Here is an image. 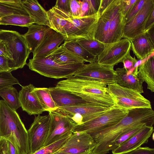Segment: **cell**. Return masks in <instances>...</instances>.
I'll return each mask as SVG.
<instances>
[{
	"mask_svg": "<svg viewBox=\"0 0 154 154\" xmlns=\"http://www.w3.org/2000/svg\"><path fill=\"white\" fill-rule=\"evenodd\" d=\"M54 154H70L63 151H62L61 150H59L56 152Z\"/></svg>",
	"mask_w": 154,
	"mask_h": 154,
	"instance_id": "50",
	"label": "cell"
},
{
	"mask_svg": "<svg viewBox=\"0 0 154 154\" xmlns=\"http://www.w3.org/2000/svg\"><path fill=\"white\" fill-rule=\"evenodd\" d=\"M22 6L35 23L49 26L47 11L36 0H22Z\"/></svg>",
	"mask_w": 154,
	"mask_h": 154,
	"instance_id": "25",
	"label": "cell"
},
{
	"mask_svg": "<svg viewBox=\"0 0 154 154\" xmlns=\"http://www.w3.org/2000/svg\"><path fill=\"white\" fill-rule=\"evenodd\" d=\"M115 105L128 110L152 108L150 101L137 91L120 86L116 83L108 85Z\"/></svg>",
	"mask_w": 154,
	"mask_h": 154,
	"instance_id": "9",
	"label": "cell"
},
{
	"mask_svg": "<svg viewBox=\"0 0 154 154\" xmlns=\"http://www.w3.org/2000/svg\"><path fill=\"white\" fill-rule=\"evenodd\" d=\"M154 9V0H146L142 9L129 22L124 24L122 38L130 40L145 32L147 19Z\"/></svg>",
	"mask_w": 154,
	"mask_h": 154,
	"instance_id": "14",
	"label": "cell"
},
{
	"mask_svg": "<svg viewBox=\"0 0 154 154\" xmlns=\"http://www.w3.org/2000/svg\"><path fill=\"white\" fill-rule=\"evenodd\" d=\"M26 65L31 70L47 77L57 79L73 76L84 65L63 66L54 61L49 56L30 59Z\"/></svg>",
	"mask_w": 154,
	"mask_h": 154,
	"instance_id": "7",
	"label": "cell"
},
{
	"mask_svg": "<svg viewBox=\"0 0 154 154\" xmlns=\"http://www.w3.org/2000/svg\"><path fill=\"white\" fill-rule=\"evenodd\" d=\"M154 26V9L152 10L149 15L145 26V31Z\"/></svg>",
	"mask_w": 154,
	"mask_h": 154,
	"instance_id": "46",
	"label": "cell"
},
{
	"mask_svg": "<svg viewBox=\"0 0 154 154\" xmlns=\"http://www.w3.org/2000/svg\"><path fill=\"white\" fill-rule=\"evenodd\" d=\"M104 44L103 50L97 56V61L101 65L113 67L122 63L130 54L131 43L128 39L123 38L114 43Z\"/></svg>",
	"mask_w": 154,
	"mask_h": 154,
	"instance_id": "12",
	"label": "cell"
},
{
	"mask_svg": "<svg viewBox=\"0 0 154 154\" xmlns=\"http://www.w3.org/2000/svg\"><path fill=\"white\" fill-rule=\"evenodd\" d=\"M154 123V111L152 108L129 109L127 115L117 123L89 134L96 143L92 154H107L113 141L125 131L141 125L152 126Z\"/></svg>",
	"mask_w": 154,
	"mask_h": 154,
	"instance_id": "1",
	"label": "cell"
},
{
	"mask_svg": "<svg viewBox=\"0 0 154 154\" xmlns=\"http://www.w3.org/2000/svg\"><path fill=\"white\" fill-rule=\"evenodd\" d=\"M0 96L11 107L15 110L20 107L19 99V93L13 85L0 90Z\"/></svg>",
	"mask_w": 154,
	"mask_h": 154,
	"instance_id": "32",
	"label": "cell"
},
{
	"mask_svg": "<svg viewBox=\"0 0 154 154\" xmlns=\"http://www.w3.org/2000/svg\"><path fill=\"white\" fill-rule=\"evenodd\" d=\"M7 71L11 72L8 66V59L5 57L0 56V72Z\"/></svg>",
	"mask_w": 154,
	"mask_h": 154,
	"instance_id": "45",
	"label": "cell"
},
{
	"mask_svg": "<svg viewBox=\"0 0 154 154\" xmlns=\"http://www.w3.org/2000/svg\"><path fill=\"white\" fill-rule=\"evenodd\" d=\"M21 86V89L19 92V99L23 111L30 115L42 113L44 110L33 91L35 87L31 84Z\"/></svg>",
	"mask_w": 154,
	"mask_h": 154,
	"instance_id": "17",
	"label": "cell"
},
{
	"mask_svg": "<svg viewBox=\"0 0 154 154\" xmlns=\"http://www.w3.org/2000/svg\"><path fill=\"white\" fill-rule=\"evenodd\" d=\"M76 41L90 54L97 57L104 48V44L95 39L81 38Z\"/></svg>",
	"mask_w": 154,
	"mask_h": 154,
	"instance_id": "33",
	"label": "cell"
},
{
	"mask_svg": "<svg viewBox=\"0 0 154 154\" xmlns=\"http://www.w3.org/2000/svg\"><path fill=\"white\" fill-rule=\"evenodd\" d=\"M129 41L131 50L139 60H143L154 52V39L147 31Z\"/></svg>",
	"mask_w": 154,
	"mask_h": 154,
	"instance_id": "21",
	"label": "cell"
},
{
	"mask_svg": "<svg viewBox=\"0 0 154 154\" xmlns=\"http://www.w3.org/2000/svg\"><path fill=\"white\" fill-rule=\"evenodd\" d=\"M129 110L115 105L97 117L82 123L75 125L72 133H94L113 125L128 114Z\"/></svg>",
	"mask_w": 154,
	"mask_h": 154,
	"instance_id": "6",
	"label": "cell"
},
{
	"mask_svg": "<svg viewBox=\"0 0 154 154\" xmlns=\"http://www.w3.org/2000/svg\"><path fill=\"white\" fill-rule=\"evenodd\" d=\"M0 39L6 44L11 55L8 63L11 72L23 68L31 53L23 35L16 31L1 29Z\"/></svg>",
	"mask_w": 154,
	"mask_h": 154,
	"instance_id": "5",
	"label": "cell"
},
{
	"mask_svg": "<svg viewBox=\"0 0 154 154\" xmlns=\"http://www.w3.org/2000/svg\"><path fill=\"white\" fill-rule=\"evenodd\" d=\"M27 32L23 34L30 52L34 53L47 31L50 28L47 26L32 24L27 27Z\"/></svg>",
	"mask_w": 154,
	"mask_h": 154,
	"instance_id": "26",
	"label": "cell"
},
{
	"mask_svg": "<svg viewBox=\"0 0 154 154\" xmlns=\"http://www.w3.org/2000/svg\"><path fill=\"white\" fill-rule=\"evenodd\" d=\"M153 127L145 125L128 140L112 151L113 154H122L136 149L147 143L153 133Z\"/></svg>",
	"mask_w": 154,
	"mask_h": 154,
	"instance_id": "20",
	"label": "cell"
},
{
	"mask_svg": "<svg viewBox=\"0 0 154 154\" xmlns=\"http://www.w3.org/2000/svg\"><path fill=\"white\" fill-rule=\"evenodd\" d=\"M137 0H120V7L123 20Z\"/></svg>",
	"mask_w": 154,
	"mask_h": 154,
	"instance_id": "38",
	"label": "cell"
},
{
	"mask_svg": "<svg viewBox=\"0 0 154 154\" xmlns=\"http://www.w3.org/2000/svg\"><path fill=\"white\" fill-rule=\"evenodd\" d=\"M96 146L90 134L76 132L72 133L60 150L70 154H92Z\"/></svg>",
	"mask_w": 154,
	"mask_h": 154,
	"instance_id": "16",
	"label": "cell"
},
{
	"mask_svg": "<svg viewBox=\"0 0 154 154\" xmlns=\"http://www.w3.org/2000/svg\"><path fill=\"white\" fill-rule=\"evenodd\" d=\"M145 125H141L135 127L127 130L120 134L113 141L110 148V151L113 150L128 140Z\"/></svg>",
	"mask_w": 154,
	"mask_h": 154,
	"instance_id": "34",
	"label": "cell"
},
{
	"mask_svg": "<svg viewBox=\"0 0 154 154\" xmlns=\"http://www.w3.org/2000/svg\"><path fill=\"white\" fill-rule=\"evenodd\" d=\"M34 23V20L29 16L13 14L0 19V25H12L27 27Z\"/></svg>",
	"mask_w": 154,
	"mask_h": 154,
	"instance_id": "31",
	"label": "cell"
},
{
	"mask_svg": "<svg viewBox=\"0 0 154 154\" xmlns=\"http://www.w3.org/2000/svg\"><path fill=\"white\" fill-rule=\"evenodd\" d=\"M123 26L120 0H112L100 15L95 38L104 44L117 42L122 38Z\"/></svg>",
	"mask_w": 154,
	"mask_h": 154,
	"instance_id": "4",
	"label": "cell"
},
{
	"mask_svg": "<svg viewBox=\"0 0 154 154\" xmlns=\"http://www.w3.org/2000/svg\"><path fill=\"white\" fill-rule=\"evenodd\" d=\"M48 112L50 117L49 129L44 147L72 134L75 125L65 116L52 112Z\"/></svg>",
	"mask_w": 154,
	"mask_h": 154,
	"instance_id": "15",
	"label": "cell"
},
{
	"mask_svg": "<svg viewBox=\"0 0 154 154\" xmlns=\"http://www.w3.org/2000/svg\"><path fill=\"white\" fill-rule=\"evenodd\" d=\"M15 84L22 86L18 79L13 76L11 72H0V90Z\"/></svg>",
	"mask_w": 154,
	"mask_h": 154,
	"instance_id": "36",
	"label": "cell"
},
{
	"mask_svg": "<svg viewBox=\"0 0 154 154\" xmlns=\"http://www.w3.org/2000/svg\"><path fill=\"white\" fill-rule=\"evenodd\" d=\"M109 108L86 104L59 107L52 112L66 116L75 125L91 120Z\"/></svg>",
	"mask_w": 154,
	"mask_h": 154,
	"instance_id": "10",
	"label": "cell"
},
{
	"mask_svg": "<svg viewBox=\"0 0 154 154\" xmlns=\"http://www.w3.org/2000/svg\"><path fill=\"white\" fill-rule=\"evenodd\" d=\"M11 142L19 154H29L27 130L16 111L0 100V138Z\"/></svg>",
	"mask_w": 154,
	"mask_h": 154,
	"instance_id": "3",
	"label": "cell"
},
{
	"mask_svg": "<svg viewBox=\"0 0 154 154\" xmlns=\"http://www.w3.org/2000/svg\"><path fill=\"white\" fill-rule=\"evenodd\" d=\"M112 0H100V4L98 10L100 15L103 11L109 5Z\"/></svg>",
	"mask_w": 154,
	"mask_h": 154,
	"instance_id": "48",
	"label": "cell"
},
{
	"mask_svg": "<svg viewBox=\"0 0 154 154\" xmlns=\"http://www.w3.org/2000/svg\"><path fill=\"white\" fill-rule=\"evenodd\" d=\"M100 14L73 17H69L70 23L66 31L65 40L81 38L95 39V35Z\"/></svg>",
	"mask_w": 154,
	"mask_h": 154,
	"instance_id": "8",
	"label": "cell"
},
{
	"mask_svg": "<svg viewBox=\"0 0 154 154\" xmlns=\"http://www.w3.org/2000/svg\"><path fill=\"white\" fill-rule=\"evenodd\" d=\"M81 17H85L92 15L91 14L89 5L88 0L81 1Z\"/></svg>",
	"mask_w": 154,
	"mask_h": 154,
	"instance_id": "43",
	"label": "cell"
},
{
	"mask_svg": "<svg viewBox=\"0 0 154 154\" xmlns=\"http://www.w3.org/2000/svg\"><path fill=\"white\" fill-rule=\"evenodd\" d=\"M7 149L8 154H19L15 146L8 140H7Z\"/></svg>",
	"mask_w": 154,
	"mask_h": 154,
	"instance_id": "49",
	"label": "cell"
},
{
	"mask_svg": "<svg viewBox=\"0 0 154 154\" xmlns=\"http://www.w3.org/2000/svg\"><path fill=\"white\" fill-rule=\"evenodd\" d=\"M65 40L63 35L50 28L33 53V58L47 56L59 47Z\"/></svg>",
	"mask_w": 154,
	"mask_h": 154,
	"instance_id": "18",
	"label": "cell"
},
{
	"mask_svg": "<svg viewBox=\"0 0 154 154\" xmlns=\"http://www.w3.org/2000/svg\"><path fill=\"white\" fill-rule=\"evenodd\" d=\"M55 87L77 95L94 105L110 108L115 105L106 85L99 82L72 76L58 82Z\"/></svg>",
	"mask_w": 154,
	"mask_h": 154,
	"instance_id": "2",
	"label": "cell"
},
{
	"mask_svg": "<svg viewBox=\"0 0 154 154\" xmlns=\"http://www.w3.org/2000/svg\"><path fill=\"white\" fill-rule=\"evenodd\" d=\"M21 5L20 0H0V19L13 14L29 16Z\"/></svg>",
	"mask_w": 154,
	"mask_h": 154,
	"instance_id": "28",
	"label": "cell"
},
{
	"mask_svg": "<svg viewBox=\"0 0 154 154\" xmlns=\"http://www.w3.org/2000/svg\"><path fill=\"white\" fill-rule=\"evenodd\" d=\"M33 91L44 111L52 112L57 108L50 94L49 88L35 87Z\"/></svg>",
	"mask_w": 154,
	"mask_h": 154,
	"instance_id": "30",
	"label": "cell"
},
{
	"mask_svg": "<svg viewBox=\"0 0 154 154\" xmlns=\"http://www.w3.org/2000/svg\"><path fill=\"white\" fill-rule=\"evenodd\" d=\"M138 66L133 70L128 71L124 67L118 68L116 70L115 82L119 85L135 90L140 94L143 93L144 82L138 73Z\"/></svg>",
	"mask_w": 154,
	"mask_h": 154,
	"instance_id": "19",
	"label": "cell"
},
{
	"mask_svg": "<svg viewBox=\"0 0 154 154\" xmlns=\"http://www.w3.org/2000/svg\"><path fill=\"white\" fill-rule=\"evenodd\" d=\"M146 0H137L123 20L124 25L130 21L143 6Z\"/></svg>",
	"mask_w": 154,
	"mask_h": 154,
	"instance_id": "37",
	"label": "cell"
},
{
	"mask_svg": "<svg viewBox=\"0 0 154 154\" xmlns=\"http://www.w3.org/2000/svg\"><path fill=\"white\" fill-rule=\"evenodd\" d=\"M48 56L57 63L63 66L82 65L85 62L82 59L67 49L63 44Z\"/></svg>",
	"mask_w": 154,
	"mask_h": 154,
	"instance_id": "24",
	"label": "cell"
},
{
	"mask_svg": "<svg viewBox=\"0 0 154 154\" xmlns=\"http://www.w3.org/2000/svg\"><path fill=\"white\" fill-rule=\"evenodd\" d=\"M63 44L67 49L82 59L85 62L92 63L97 61V56L90 54L76 40H64Z\"/></svg>",
	"mask_w": 154,
	"mask_h": 154,
	"instance_id": "29",
	"label": "cell"
},
{
	"mask_svg": "<svg viewBox=\"0 0 154 154\" xmlns=\"http://www.w3.org/2000/svg\"><path fill=\"white\" fill-rule=\"evenodd\" d=\"M70 14L73 17H81V1L70 0Z\"/></svg>",
	"mask_w": 154,
	"mask_h": 154,
	"instance_id": "39",
	"label": "cell"
},
{
	"mask_svg": "<svg viewBox=\"0 0 154 154\" xmlns=\"http://www.w3.org/2000/svg\"><path fill=\"white\" fill-rule=\"evenodd\" d=\"M122 154H154V149L148 147H140Z\"/></svg>",
	"mask_w": 154,
	"mask_h": 154,
	"instance_id": "42",
	"label": "cell"
},
{
	"mask_svg": "<svg viewBox=\"0 0 154 154\" xmlns=\"http://www.w3.org/2000/svg\"><path fill=\"white\" fill-rule=\"evenodd\" d=\"M49 27L65 37L66 30L70 23V14L66 13L53 7L48 11Z\"/></svg>",
	"mask_w": 154,
	"mask_h": 154,
	"instance_id": "23",
	"label": "cell"
},
{
	"mask_svg": "<svg viewBox=\"0 0 154 154\" xmlns=\"http://www.w3.org/2000/svg\"><path fill=\"white\" fill-rule=\"evenodd\" d=\"M50 115L35 116L27 130L29 146V154H33L44 147L49 129Z\"/></svg>",
	"mask_w": 154,
	"mask_h": 154,
	"instance_id": "13",
	"label": "cell"
},
{
	"mask_svg": "<svg viewBox=\"0 0 154 154\" xmlns=\"http://www.w3.org/2000/svg\"><path fill=\"white\" fill-rule=\"evenodd\" d=\"M138 73L147 84V89L154 91V58L153 56L138 67Z\"/></svg>",
	"mask_w": 154,
	"mask_h": 154,
	"instance_id": "27",
	"label": "cell"
},
{
	"mask_svg": "<svg viewBox=\"0 0 154 154\" xmlns=\"http://www.w3.org/2000/svg\"><path fill=\"white\" fill-rule=\"evenodd\" d=\"M71 134L44 147L33 154H54L61 149Z\"/></svg>",
	"mask_w": 154,
	"mask_h": 154,
	"instance_id": "35",
	"label": "cell"
},
{
	"mask_svg": "<svg viewBox=\"0 0 154 154\" xmlns=\"http://www.w3.org/2000/svg\"></svg>",
	"mask_w": 154,
	"mask_h": 154,
	"instance_id": "51",
	"label": "cell"
},
{
	"mask_svg": "<svg viewBox=\"0 0 154 154\" xmlns=\"http://www.w3.org/2000/svg\"><path fill=\"white\" fill-rule=\"evenodd\" d=\"M0 56L5 57L8 59V63L11 60V56L7 47L1 39H0Z\"/></svg>",
	"mask_w": 154,
	"mask_h": 154,
	"instance_id": "44",
	"label": "cell"
},
{
	"mask_svg": "<svg viewBox=\"0 0 154 154\" xmlns=\"http://www.w3.org/2000/svg\"><path fill=\"white\" fill-rule=\"evenodd\" d=\"M137 62V60L135 58L133 57L129 54L124 58L122 63L124 64L123 67L126 70L130 71L136 67Z\"/></svg>",
	"mask_w": 154,
	"mask_h": 154,
	"instance_id": "40",
	"label": "cell"
},
{
	"mask_svg": "<svg viewBox=\"0 0 154 154\" xmlns=\"http://www.w3.org/2000/svg\"><path fill=\"white\" fill-rule=\"evenodd\" d=\"M54 7L63 12L70 14V0H57Z\"/></svg>",
	"mask_w": 154,
	"mask_h": 154,
	"instance_id": "41",
	"label": "cell"
},
{
	"mask_svg": "<svg viewBox=\"0 0 154 154\" xmlns=\"http://www.w3.org/2000/svg\"><path fill=\"white\" fill-rule=\"evenodd\" d=\"M116 75L113 67L102 65L96 61L84 64L73 76L79 79L99 82L109 85L115 83Z\"/></svg>",
	"mask_w": 154,
	"mask_h": 154,
	"instance_id": "11",
	"label": "cell"
},
{
	"mask_svg": "<svg viewBox=\"0 0 154 154\" xmlns=\"http://www.w3.org/2000/svg\"><path fill=\"white\" fill-rule=\"evenodd\" d=\"M0 154H8L7 140L2 137L0 139Z\"/></svg>",
	"mask_w": 154,
	"mask_h": 154,
	"instance_id": "47",
	"label": "cell"
},
{
	"mask_svg": "<svg viewBox=\"0 0 154 154\" xmlns=\"http://www.w3.org/2000/svg\"><path fill=\"white\" fill-rule=\"evenodd\" d=\"M49 88L50 94L57 108L63 106L91 104L79 96L66 91L56 87Z\"/></svg>",
	"mask_w": 154,
	"mask_h": 154,
	"instance_id": "22",
	"label": "cell"
}]
</instances>
